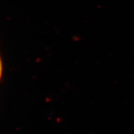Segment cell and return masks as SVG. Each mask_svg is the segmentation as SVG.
I'll return each mask as SVG.
<instances>
[{
    "label": "cell",
    "instance_id": "obj_1",
    "mask_svg": "<svg viewBox=\"0 0 134 134\" xmlns=\"http://www.w3.org/2000/svg\"><path fill=\"white\" fill-rule=\"evenodd\" d=\"M1 73H2V64H1V62L0 60V78L1 76Z\"/></svg>",
    "mask_w": 134,
    "mask_h": 134
}]
</instances>
